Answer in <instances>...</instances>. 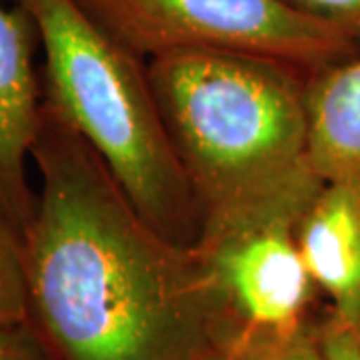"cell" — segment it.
Masks as SVG:
<instances>
[{
    "label": "cell",
    "instance_id": "277c9868",
    "mask_svg": "<svg viewBox=\"0 0 360 360\" xmlns=\"http://www.w3.org/2000/svg\"><path fill=\"white\" fill-rule=\"evenodd\" d=\"M142 60L180 51H219L281 60L309 75L359 54L340 28L286 0H78Z\"/></svg>",
    "mask_w": 360,
    "mask_h": 360
},
{
    "label": "cell",
    "instance_id": "30bf717a",
    "mask_svg": "<svg viewBox=\"0 0 360 360\" xmlns=\"http://www.w3.org/2000/svg\"><path fill=\"white\" fill-rule=\"evenodd\" d=\"M28 321L22 232L0 202V322Z\"/></svg>",
    "mask_w": 360,
    "mask_h": 360
},
{
    "label": "cell",
    "instance_id": "8992f818",
    "mask_svg": "<svg viewBox=\"0 0 360 360\" xmlns=\"http://www.w3.org/2000/svg\"><path fill=\"white\" fill-rule=\"evenodd\" d=\"M37 42L28 14L0 0V202L22 234L37 205L28 179L44 98L34 66Z\"/></svg>",
    "mask_w": 360,
    "mask_h": 360
},
{
    "label": "cell",
    "instance_id": "6da1fadb",
    "mask_svg": "<svg viewBox=\"0 0 360 360\" xmlns=\"http://www.w3.org/2000/svg\"><path fill=\"white\" fill-rule=\"evenodd\" d=\"M22 234L28 321L54 360H214L243 326L196 246L172 243L42 98Z\"/></svg>",
    "mask_w": 360,
    "mask_h": 360
},
{
    "label": "cell",
    "instance_id": "8fae6325",
    "mask_svg": "<svg viewBox=\"0 0 360 360\" xmlns=\"http://www.w3.org/2000/svg\"><path fill=\"white\" fill-rule=\"evenodd\" d=\"M0 360H54L32 322H0Z\"/></svg>",
    "mask_w": 360,
    "mask_h": 360
},
{
    "label": "cell",
    "instance_id": "7a4b0ae2",
    "mask_svg": "<svg viewBox=\"0 0 360 360\" xmlns=\"http://www.w3.org/2000/svg\"><path fill=\"white\" fill-rule=\"evenodd\" d=\"M202 231L324 186L310 162L312 75L281 60L180 51L146 60ZM202 234V232H200Z\"/></svg>",
    "mask_w": 360,
    "mask_h": 360
},
{
    "label": "cell",
    "instance_id": "4fadbf2b",
    "mask_svg": "<svg viewBox=\"0 0 360 360\" xmlns=\"http://www.w3.org/2000/svg\"><path fill=\"white\" fill-rule=\"evenodd\" d=\"M300 13L340 28L360 42V0H286Z\"/></svg>",
    "mask_w": 360,
    "mask_h": 360
},
{
    "label": "cell",
    "instance_id": "52a82bcc",
    "mask_svg": "<svg viewBox=\"0 0 360 360\" xmlns=\"http://www.w3.org/2000/svg\"><path fill=\"white\" fill-rule=\"evenodd\" d=\"M298 248L330 310L356 324L360 316V188L324 182L296 229Z\"/></svg>",
    "mask_w": 360,
    "mask_h": 360
},
{
    "label": "cell",
    "instance_id": "3957f363",
    "mask_svg": "<svg viewBox=\"0 0 360 360\" xmlns=\"http://www.w3.org/2000/svg\"><path fill=\"white\" fill-rule=\"evenodd\" d=\"M39 39L44 103L103 158L130 202L172 243L196 246L202 210L168 134L146 60L78 0H11Z\"/></svg>",
    "mask_w": 360,
    "mask_h": 360
},
{
    "label": "cell",
    "instance_id": "ba28073f",
    "mask_svg": "<svg viewBox=\"0 0 360 360\" xmlns=\"http://www.w3.org/2000/svg\"><path fill=\"white\" fill-rule=\"evenodd\" d=\"M310 162L324 182L360 188V52L309 78Z\"/></svg>",
    "mask_w": 360,
    "mask_h": 360
},
{
    "label": "cell",
    "instance_id": "9c48e42d",
    "mask_svg": "<svg viewBox=\"0 0 360 360\" xmlns=\"http://www.w3.org/2000/svg\"><path fill=\"white\" fill-rule=\"evenodd\" d=\"M214 360H326L316 324L290 328L240 326Z\"/></svg>",
    "mask_w": 360,
    "mask_h": 360
},
{
    "label": "cell",
    "instance_id": "5bb4252c",
    "mask_svg": "<svg viewBox=\"0 0 360 360\" xmlns=\"http://www.w3.org/2000/svg\"><path fill=\"white\" fill-rule=\"evenodd\" d=\"M354 326H356V330H359V335H360V316H359V321H356V324H354Z\"/></svg>",
    "mask_w": 360,
    "mask_h": 360
},
{
    "label": "cell",
    "instance_id": "7c38bea8",
    "mask_svg": "<svg viewBox=\"0 0 360 360\" xmlns=\"http://www.w3.org/2000/svg\"><path fill=\"white\" fill-rule=\"evenodd\" d=\"M316 333L326 360H360V335L352 322L338 316L335 310L316 322Z\"/></svg>",
    "mask_w": 360,
    "mask_h": 360
},
{
    "label": "cell",
    "instance_id": "5b68a950",
    "mask_svg": "<svg viewBox=\"0 0 360 360\" xmlns=\"http://www.w3.org/2000/svg\"><path fill=\"white\" fill-rule=\"evenodd\" d=\"M312 200L266 206L200 234L196 248L243 326L290 328L309 321L316 286L296 229Z\"/></svg>",
    "mask_w": 360,
    "mask_h": 360
}]
</instances>
